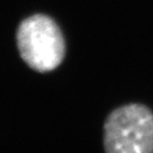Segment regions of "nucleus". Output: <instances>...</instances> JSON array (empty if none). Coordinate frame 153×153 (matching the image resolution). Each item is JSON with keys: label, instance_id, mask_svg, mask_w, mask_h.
<instances>
[{"label": "nucleus", "instance_id": "1", "mask_svg": "<svg viewBox=\"0 0 153 153\" xmlns=\"http://www.w3.org/2000/svg\"><path fill=\"white\" fill-rule=\"evenodd\" d=\"M17 46L22 60L40 73L50 72L62 63L65 41L57 23L44 14L32 15L20 23Z\"/></svg>", "mask_w": 153, "mask_h": 153}, {"label": "nucleus", "instance_id": "2", "mask_svg": "<svg viewBox=\"0 0 153 153\" xmlns=\"http://www.w3.org/2000/svg\"><path fill=\"white\" fill-rule=\"evenodd\" d=\"M103 129L106 152H153V112L145 105L131 103L114 109Z\"/></svg>", "mask_w": 153, "mask_h": 153}]
</instances>
